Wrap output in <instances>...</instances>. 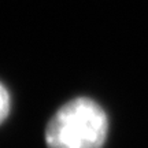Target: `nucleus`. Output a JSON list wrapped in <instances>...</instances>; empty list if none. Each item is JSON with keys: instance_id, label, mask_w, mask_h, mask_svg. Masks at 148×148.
Returning <instances> with one entry per match:
<instances>
[{"instance_id": "obj_1", "label": "nucleus", "mask_w": 148, "mask_h": 148, "mask_svg": "<svg viewBox=\"0 0 148 148\" xmlns=\"http://www.w3.org/2000/svg\"><path fill=\"white\" fill-rule=\"evenodd\" d=\"M108 129V116L101 104L88 96H78L51 116L44 138L48 148H103Z\"/></svg>"}, {"instance_id": "obj_2", "label": "nucleus", "mask_w": 148, "mask_h": 148, "mask_svg": "<svg viewBox=\"0 0 148 148\" xmlns=\"http://www.w3.org/2000/svg\"><path fill=\"white\" fill-rule=\"evenodd\" d=\"M11 110V96L3 82H0V125L7 119Z\"/></svg>"}]
</instances>
